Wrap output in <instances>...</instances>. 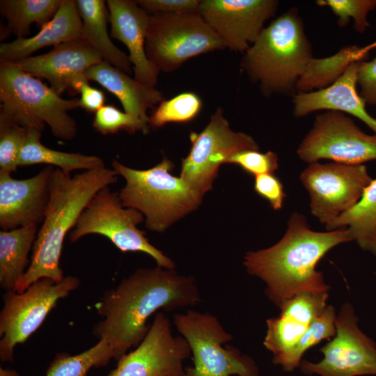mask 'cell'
<instances>
[{"label": "cell", "instance_id": "cell-1", "mask_svg": "<svg viewBox=\"0 0 376 376\" xmlns=\"http://www.w3.org/2000/svg\"><path fill=\"white\" fill-rule=\"evenodd\" d=\"M194 279L159 266L141 268L106 291L95 305L102 320L93 334L112 348L118 360L145 338L148 318L162 309L167 312L194 306L201 301Z\"/></svg>", "mask_w": 376, "mask_h": 376}, {"label": "cell", "instance_id": "cell-2", "mask_svg": "<svg viewBox=\"0 0 376 376\" xmlns=\"http://www.w3.org/2000/svg\"><path fill=\"white\" fill-rule=\"evenodd\" d=\"M350 241L347 228L314 231L303 214L295 212L277 243L247 252L243 263L249 274L266 283V295L280 307L298 294L328 292L329 287L316 269L317 264L332 248Z\"/></svg>", "mask_w": 376, "mask_h": 376}, {"label": "cell", "instance_id": "cell-3", "mask_svg": "<svg viewBox=\"0 0 376 376\" xmlns=\"http://www.w3.org/2000/svg\"><path fill=\"white\" fill-rule=\"evenodd\" d=\"M118 173L105 167L84 171L74 176L59 169L53 171L45 216L32 249L31 263L14 292H24L42 278L63 279L60 258L65 236L75 226L92 198L118 181Z\"/></svg>", "mask_w": 376, "mask_h": 376}, {"label": "cell", "instance_id": "cell-4", "mask_svg": "<svg viewBox=\"0 0 376 376\" xmlns=\"http://www.w3.org/2000/svg\"><path fill=\"white\" fill-rule=\"evenodd\" d=\"M313 56L298 10L292 8L265 27L243 54L242 70L265 96L297 93L296 86Z\"/></svg>", "mask_w": 376, "mask_h": 376}, {"label": "cell", "instance_id": "cell-5", "mask_svg": "<svg viewBox=\"0 0 376 376\" xmlns=\"http://www.w3.org/2000/svg\"><path fill=\"white\" fill-rule=\"evenodd\" d=\"M112 167L125 180L118 193L123 206L141 212L150 230L164 232L201 203L203 194L170 173L174 164L166 157L146 170L126 166L116 159Z\"/></svg>", "mask_w": 376, "mask_h": 376}, {"label": "cell", "instance_id": "cell-6", "mask_svg": "<svg viewBox=\"0 0 376 376\" xmlns=\"http://www.w3.org/2000/svg\"><path fill=\"white\" fill-rule=\"evenodd\" d=\"M79 102L62 98L14 62L0 61V117L40 132L47 124L54 137L71 140L77 126L68 111L79 108Z\"/></svg>", "mask_w": 376, "mask_h": 376}, {"label": "cell", "instance_id": "cell-7", "mask_svg": "<svg viewBox=\"0 0 376 376\" xmlns=\"http://www.w3.org/2000/svg\"><path fill=\"white\" fill-rule=\"evenodd\" d=\"M226 48L200 14L150 15L146 53L159 72H173L193 57Z\"/></svg>", "mask_w": 376, "mask_h": 376}, {"label": "cell", "instance_id": "cell-8", "mask_svg": "<svg viewBox=\"0 0 376 376\" xmlns=\"http://www.w3.org/2000/svg\"><path fill=\"white\" fill-rule=\"evenodd\" d=\"M173 322L191 350L193 367L184 376H259L255 361L234 347L223 344L233 340L217 318L207 313L188 310L176 313Z\"/></svg>", "mask_w": 376, "mask_h": 376}, {"label": "cell", "instance_id": "cell-9", "mask_svg": "<svg viewBox=\"0 0 376 376\" xmlns=\"http://www.w3.org/2000/svg\"><path fill=\"white\" fill-rule=\"evenodd\" d=\"M143 221L141 212L123 206L118 193L113 192L108 186L92 198L68 237L75 242L87 235H100L123 252L145 253L154 258L157 266L174 269L172 260L151 244L144 231L137 228Z\"/></svg>", "mask_w": 376, "mask_h": 376}, {"label": "cell", "instance_id": "cell-10", "mask_svg": "<svg viewBox=\"0 0 376 376\" xmlns=\"http://www.w3.org/2000/svg\"><path fill=\"white\" fill-rule=\"evenodd\" d=\"M80 280L67 276L61 281L42 278L24 292L6 291L0 313V358L12 362L14 350L25 342L42 324L57 301L76 290Z\"/></svg>", "mask_w": 376, "mask_h": 376}, {"label": "cell", "instance_id": "cell-11", "mask_svg": "<svg viewBox=\"0 0 376 376\" xmlns=\"http://www.w3.org/2000/svg\"><path fill=\"white\" fill-rule=\"evenodd\" d=\"M299 159L311 164L329 159L346 164L376 160V134L364 133L345 113L326 111L315 117L313 127L297 150Z\"/></svg>", "mask_w": 376, "mask_h": 376}, {"label": "cell", "instance_id": "cell-12", "mask_svg": "<svg viewBox=\"0 0 376 376\" xmlns=\"http://www.w3.org/2000/svg\"><path fill=\"white\" fill-rule=\"evenodd\" d=\"M190 150L182 160L180 177L204 195L212 187L219 169L233 154L245 150H259L254 139L235 132L219 107L199 133L191 132Z\"/></svg>", "mask_w": 376, "mask_h": 376}, {"label": "cell", "instance_id": "cell-13", "mask_svg": "<svg viewBox=\"0 0 376 376\" xmlns=\"http://www.w3.org/2000/svg\"><path fill=\"white\" fill-rule=\"evenodd\" d=\"M300 180L310 196L311 213L327 224L353 207L372 181L363 164H309Z\"/></svg>", "mask_w": 376, "mask_h": 376}, {"label": "cell", "instance_id": "cell-14", "mask_svg": "<svg viewBox=\"0 0 376 376\" xmlns=\"http://www.w3.org/2000/svg\"><path fill=\"white\" fill-rule=\"evenodd\" d=\"M334 338L320 349L323 359L301 361L305 374L320 376L376 375V345L359 328L353 308L345 304L336 318Z\"/></svg>", "mask_w": 376, "mask_h": 376}, {"label": "cell", "instance_id": "cell-15", "mask_svg": "<svg viewBox=\"0 0 376 376\" xmlns=\"http://www.w3.org/2000/svg\"><path fill=\"white\" fill-rule=\"evenodd\" d=\"M191 354L187 340L174 336L169 319L158 312L140 344L105 376H184L182 363Z\"/></svg>", "mask_w": 376, "mask_h": 376}, {"label": "cell", "instance_id": "cell-16", "mask_svg": "<svg viewBox=\"0 0 376 376\" xmlns=\"http://www.w3.org/2000/svg\"><path fill=\"white\" fill-rule=\"evenodd\" d=\"M276 0H201L200 15L227 48L244 53L258 39L265 22L274 17Z\"/></svg>", "mask_w": 376, "mask_h": 376}, {"label": "cell", "instance_id": "cell-17", "mask_svg": "<svg viewBox=\"0 0 376 376\" xmlns=\"http://www.w3.org/2000/svg\"><path fill=\"white\" fill-rule=\"evenodd\" d=\"M102 61L89 42L79 38L56 45L47 54L14 63L31 75L47 80L50 87L61 95L67 91L77 94L79 84L88 80L85 72Z\"/></svg>", "mask_w": 376, "mask_h": 376}, {"label": "cell", "instance_id": "cell-18", "mask_svg": "<svg viewBox=\"0 0 376 376\" xmlns=\"http://www.w3.org/2000/svg\"><path fill=\"white\" fill-rule=\"evenodd\" d=\"M46 166L33 177L17 180L0 171V228L10 230L42 224L48 206L51 175Z\"/></svg>", "mask_w": 376, "mask_h": 376}, {"label": "cell", "instance_id": "cell-19", "mask_svg": "<svg viewBox=\"0 0 376 376\" xmlns=\"http://www.w3.org/2000/svg\"><path fill=\"white\" fill-rule=\"evenodd\" d=\"M107 5L111 37L127 47L130 61L134 65V78L155 87L160 72L148 60L145 49L150 14L135 1L108 0Z\"/></svg>", "mask_w": 376, "mask_h": 376}, {"label": "cell", "instance_id": "cell-20", "mask_svg": "<svg viewBox=\"0 0 376 376\" xmlns=\"http://www.w3.org/2000/svg\"><path fill=\"white\" fill-rule=\"evenodd\" d=\"M328 292L298 294L284 301L279 316L267 320L264 346L276 359L289 351L327 307Z\"/></svg>", "mask_w": 376, "mask_h": 376}, {"label": "cell", "instance_id": "cell-21", "mask_svg": "<svg viewBox=\"0 0 376 376\" xmlns=\"http://www.w3.org/2000/svg\"><path fill=\"white\" fill-rule=\"evenodd\" d=\"M359 63H352L335 83L326 88L294 95L293 116L301 118L321 110L337 111L359 119L376 134V118L368 113L366 104L357 91Z\"/></svg>", "mask_w": 376, "mask_h": 376}, {"label": "cell", "instance_id": "cell-22", "mask_svg": "<svg viewBox=\"0 0 376 376\" xmlns=\"http://www.w3.org/2000/svg\"><path fill=\"white\" fill-rule=\"evenodd\" d=\"M79 38H83L82 21L77 2L63 0L54 17L36 35L1 43L0 61L15 62L31 56L42 48Z\"/></svg>", "mask_w": 376, "mask_h": 376}, {"label": "cell", "instance_id": "cell-23", "mask_svg": "<svg viewBox=\"0 0 376 376\" xmlns=\"http://www.w3.org/2000/svg\"><path fill=\"white\" fill-rule=\"evenodd\" d=\"M88 81H94L116 96L124 112L149 124L148 109H155L163 100L155 87L143 84L127 73L102 61L85 72Z\"/></svg>", "mask_w": 376, "mask_h": 376}, {"label": "cell", "instance_id": "cell-24", "mask_svg": "<svg viewBox=\"0 0 376 376\" xmlns=\"http://www.w3.org/2000/svg\"><path fill=\"white\" fill-rule=\"evenodd\" d=\"M82 21V37L95 48L103 61L127 74L132 72L129 56L119 49L109 36V10L104 0H77Z\"/></svg>", "mask_w": 376, "mask_h": 376}, {"label": "cell", "instance_id": "cell-25", "mask_svg": "<svg viewBox=\"0 0 376 376\" xmlns=\"http://www.w3.org/2000/svg\"><path fill=\"white\" fill-rule=\"evenodd\" d=\"M38 226H29L0 232V285L6 291L15 290L27 270Z\"/></svg>", "mask_w": 376, "mask_h": 376}, {"label": "cell", "instance_id": "cell-26", "mask_svg": "<svg viewBox=\"0 0 376 376\" xmlns=\"http://www.w3.org/2000/svg\"><path fill=\"white\" fill-rule=\"evenodd\" d=\"M325 228L327 231L347 228L351 241L376 256V179L372 180L353 207Z\"/></svg>", "mask_w": 376, "mask_h": 376}, {"label": "cell", "instance_id": "cell-27", "mask_svg": "<svg viewBox=\"0 0 376 376\" xmlns=\"http://www.w3.org/2000/svg\"><path fill=\"white\" fill-rule=\"evenodd\" d=\"M368 55L363 47L354 45L345 46L327 57H313L297 81V93H308L330 86L352 63L366 61Z\"/></svg>", "mask_w": 376, "mask_h": 376}, {"label": "cell", "instance_id": "cell-28", "mask_svg": "<svg viewBox=\"0 0 376 376\" xmlns=\"http://www.w3.org/2000/svg\"><path fill=\"white\" fill-rule=\"evenodd\" d=\"M42 132L27 130V135L18 159L19 166L43 164L56 166L67 174L75 170H93L105 167L104 160L95 155L52 150L40 142Z\"/></svg>", "mask_w": 376, "mask_h": 376}, {"label": "cell", "instance_id": "cell-29", "mask_svg": "<svg viewBox=\"0 0 376 376\" xmlns=\"http://www.w3.org/2000/svg\"><path fill=\"white\" fill-rule=\"evenodd\" d=\"M63 0H1V15L6 19V28L19 38H26L30 27L42 28L60 8Z\"/></svg>", "mask_w": 376, "mask_h": 376}, {"label": "cell", "instance_id": "cell-30", "mask_svg": "<svg viewBox=\"0 0 376 376\" xmlns=\"http://www.w3.org/2000/svg\"><path fill=\"white\" fill-rule=\"evenodd\" d=\"M111 359L112 348L105 340H99L94 346L78 354H57L45 376H86L91 368L105 366Z\"/></svg>", "mask_w": 376, "mask_h": 376}, {"label": "cell", "instance_id": "cell-31", "mask_svg": "<svg viewBox=\"0 0 376 376\" xmlns=\"http://www.w3.org/2000/svg\"><path fill=\"white\" fill-rule=\"evenodd\" d=\"M336 318L334 308L327 306L297 343L283 355L273 359V363L281 366L285 371H292L299 367L301 357L306 350L324 339L329 340L334 337L336 333Z\"/></svg>", "mask_w": 376, "mask_h": 376}, {"label": "cell", "instance_id": "cell-32", "mask_svg": "<svg viewBox=\"0 0 376 376\" xmlns=\"http://www.w3.org/2000/svg\"><path fill=\"white\" fill-rule=\"evenodd\" d=\"M202 100L194 92L181 93L169 100H163L149 116V125L159 128L170 123H187L201 110Z\"/></svg>", "mask_w": 376, "mask_h": 376}, {"label": "cell", "instance_id": "cell-33", "mask_svg": "<svg viewBox=\"0 0 376 376\" xmlns=\"http://www.w3.org/2000/svg\"><path fill=\"white\" fill-rule=\"evenodd\" d=\"M93 126L102 134H115L121 130L130 134L141 131L146 134L150 127L148 123L121 111L113 104L104 105L95 113Z\"/></svg>", "mask_w": 376, "mask_h": 376}, {"label": "cell", "instance_id": "cell-34", "mask_svg": "<svg viewBox=\"0 0 376 376\" xmlns=\"http://www.w3.org/2000/svg\"><path fill=\"white\" fill-rule=\"evenodd\" d=\"M316 4L328 7L337 17L340 26H346L352 19L354 29L359 33L370 26L368 13L376 9V0H318Z\"/></svg>", "mask_w": 376, "mask_h": 376}, {"label": "cell", "instance_id": "cell-35", "mask_svg": "<svg viewBox=\"0 0 376 376\" xmlns=\"http://www.w3.org/2000/svg\"><path fill=\"white\" fill-rule=\"evenodd\" d=\"M26 135V128L0 117V171H16Z\"/></svg>", "mask_w": 376, "mask_h": 376}, {"label": "cell", "instance_id": "cell-36", "mask_svg": "<svg viewBox=\"0 0 376 376\" xmlns=\"http://www.w3.org/2000/svg\"><path fill=\"white\" fill-rule=\"evenodd\" d=\"M226 163L236 164L245 172L256 176L276 171L279 157L272 151L261 152L259 150H245L230 155Z\"/></svg>", "mask_w": 376, "mask_h": 376}, {"label": "cell", "instance_id": "cell-37", "mask_svg": "<svg viewBox=\"0 0 376 376\" xmlns=\"http://www.w3.org/2000/svg\"><path fill=\"white\" fill-rule=\"evenodd\" d=\"M201 0H136L148 13L200 14Z\"/></svg>", "mask_w": 376, "mask_h": 376}, {"label": "cell", "instance_id": "cell-38", "mask_svg": "<svg viewBox=\"0 0 376 376\" xmlns=\"http://www.w3.org/2000/svg\"><path fill=\"white\" fill-rule=\"evenodd\" d=\"M254 191L267 200L274 210L282 208L286 194L281 180L273 173L255 176Z\"/></svg>", "mask_w": 376, "mask_h": 376}, {"label": "cell", "instance_id": "cell-39", "mask_svg": "<svg viewBox=\"0 0 376 376\" xmlns=\"http://www.w3.org/2000/svg\"><path fill=\"white\" fill-rule=\"evenodd\" d=\"M357 86L366 104L376 106V57L359 63Z\"/></svg>", "mask_w": 376, "mask_h": 376}, {"label": "cell", "instance_id": "cell-40", "mask_svg": "<svg viewBox=\"0 0 376 376\" xmlns=\"http://www.w3.org/2000/svg\"><path fill=\"white\" fill-rule=\"evenodd\" d=\"M80 93L79 107L84 109L90 113H96L104 106L106 97L103 91L92 87L88 80L79 84L77 89V94Z\"/></svg>", "mask_w": 376, "mask_h": 376}, {"label": "cell", "instance_id": "cell-41", "mask_svg": "<svg viewBox=\"0 0 376 376\" xmlns=\"http://www.w3.org/2000/svg\"><path fill=\"white\" fill-rule=\"evenodd\" d=\"M0 376H20L19 374L15 370L10 368H0Z\"/></svg>", "mask_w": 376, "mask_h": 376}, {"label": "cell", "instance_id": "cell-42", "mask_svg": "<svg viewBox=\"0 0 376 376\" xmlns=\"http://www.w3.org/2000/svg\"><path fill=\"white\" fill-rule=\"evenodd\" d=\"M363 48L366 52L369 53L370 50L376 48V40L366 46L363 47Z\"/></svg>", "mask_w": 376, "mask_h": 376}]
</instances>
